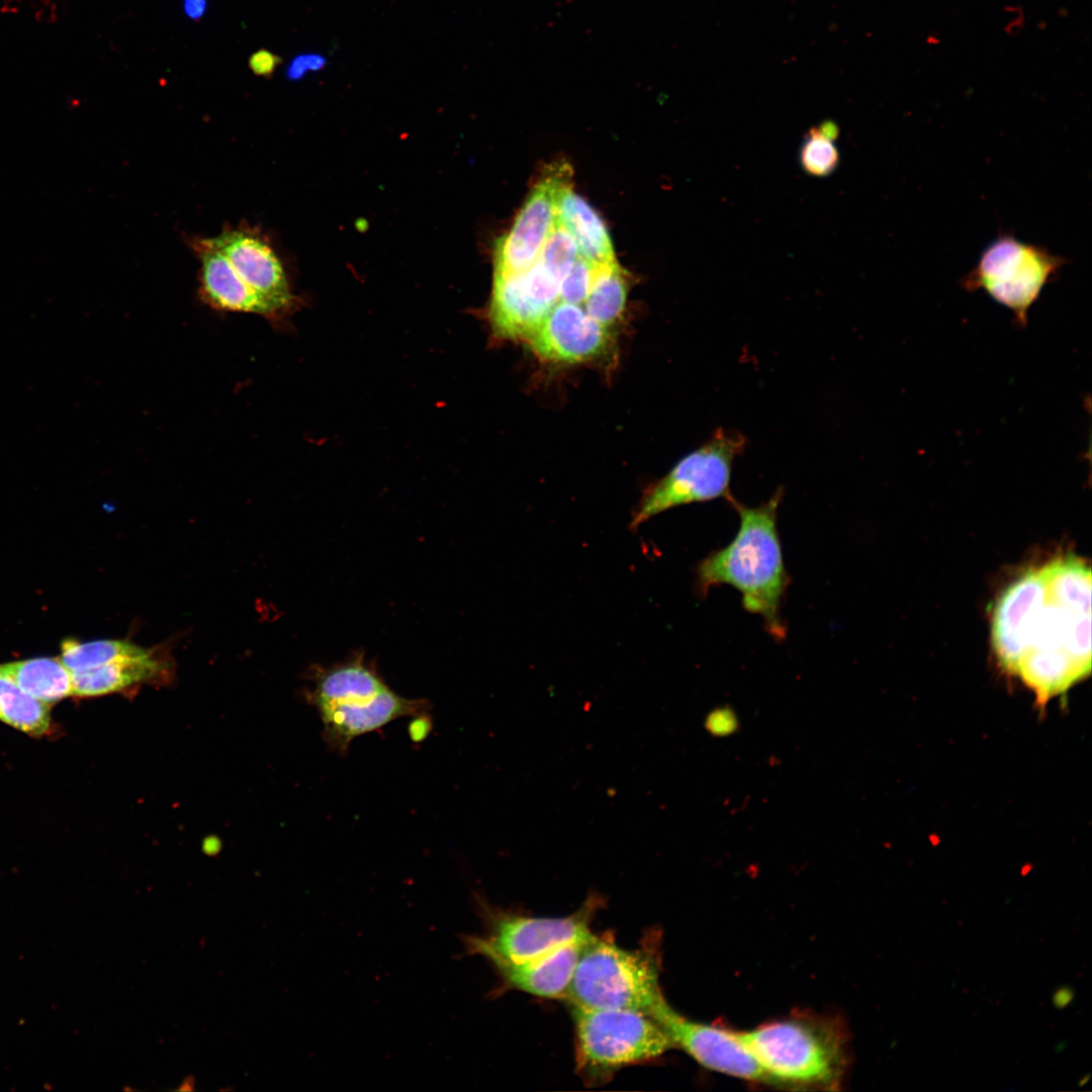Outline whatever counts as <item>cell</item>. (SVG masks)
Here are the masks:
<instances>
[{"label":"cell","mask_w":1092,"mask_h":1092,"mask_svg":"<svg viewBox=\"0 0 1092 1092\" xmlns=\"http://www.w3.org/2000/svg\"><path fill=\"white\" fill-rule=\"evenodd\" d=\"M992 643L1001 666L1038 703L1084 678L1091 670L1090 567L1060 557L1016 579L996 604Z\"/></svg>","instance_id":"1"},{"label":"cell","mask_w":1092,"mask_h":1092,"mask_svg":"<svg viewBox=\"0 0 1092 1092\" xmlns=\"http://www.w3.org/2000/svg\"><path fill=\"white\" fill-rule=\"evenodd\" d=\"M783 494L779 488L767 502L752 508L733 496L728 499L739 515V530L727 546L712 551L697 569L703 596L712 586L732 585L741 594L744 609L760 616L776 640L786 637L781 608L790 581L777 527Z\"/></svg>","instance_id":"2"},{"label":"cell","mask_w":1092,"mask_h":1092,"mask_svg":"<svg viewBox=\"0 0 1092 1092\" xmlns=\"http://www.w3.org/2000/svg\"><path fill=\"white\" fill-rule=\"evenodd\" d=\"M308 693L324 727L326 744L346 754L352 740L401 717L428 714L430 703L394 693L372 666L355 657L315 669Z\"/></svg>","instance_id":"3"},{"label":"cell","mask_w":1092,"mask_h":1092,"mask_svg":"<svg viewBox=\"0 0 1092 1092\" xmlns=\"http://www.w3.org/2000/svg\"><path fill=\"white\" fill-rule=\"evenodd\" d=\"M660 935L649 931L640 946H619L608 933L583 943L566 1001L570 1006L629 1009L650 1016L665 998L660 987Z\"/></svg>","instance_id":"4"},{"label":"cell","mask_w":1092,"mask_h":1092,"mask_svg":"<svg viewBox=\"0 0 1092 1092\" xmlns=\"http://www.w3.org/2000/svg\"><path fill=\"white\" fill-rule=\"evenodd\" d=\"M570 1007L575 1071L589 1087L607 1084L623 1068L655 1060L674 1049L663 1028L645 1013Z\"/></svg>","instance_id":"5"},{"label":"cell","mask_w":1092,"mask_h":1092,"mask_svg":"<svg viewBox=\"0 0 1092 1092\" xmlns=\"http://www.w3.org/2000/svg\"><path fill=\"white\" fill-rule=\"evenodd\" d=\"M740 1036L769 1082L793 1085H832L844 1063L841 1035L819 1019L789 1018Z\"/></svg>","instance_id":"6"},{"label":"cell","mask_w":1092,"mask_h":1092,"mask_svg":"<svg viewBox=\"0 0 1092 1092\" xmlns=\"http://www.w3.org/2000/svg\"><path fill=\"white\" fill-rule=\"evenodd\" d=\"M1068 260L1045 247L1000 234L962 279L967 291H985L1010 309L1019 327H1026L1030 307L1042 289L1058 277Z\"/></svg>","instance_id":"7"},{"label":"cell","mask_w":1092,"mask_h":1092,"mask_svg":"<svg viewBox=\"0 0 1092 1092\" xmlns=\"http://www.w3.org/2000/svg\"><path fill=\"white\" fill-rule=\"evenodd\" d=\"M484 932L464 935V953L481 956L490 965L521 963L561 946L585 941L593 933L592 918L599 900L588 899L575 913L565 917H533L504 912L476 897Z\"/></svg>","instance_id":"8"},{"label":"cell","mask_w":1092,"mask_h":1092,"mask_svg":"<svg viewBox=\"0 0 1092 1092\" xmlns=\"http://www.w3.org/2000/svg\"><path fill=\"white\" fill-rule=\"evenodd\" d=\"M745 446L746 438L739 432L717 429L705 444L647 487L632 514L630 527L638 528L651 517L676 506L731 498L732 465Z\"/></svg>","instance_id":"9"},{"label":"cell","mask_w":1092,"mask_h":1092,"mask_svg":"<svg viewBox=\"0 0 1092 1092\" xmlns=\"http://www.w3.org/2000/svg\"><path fill=\"white\" fill-rule=\"evenodd\" d=\"M571 181L572 169L566 162H554L542 171L512 229L495 243L493 276L520 273L534 264L557 223L558 200Z\"/></svg>","instance_id":"10"},{"label":"cell","mask_w":1092,"mask_h":1092,"mask_svg":"<svg viewBox=\"0 0 1092 1092\" xmlns=\"http://www.w3.org/2000/svg\"><path fill=\"white\" fill-rule=\"evenodd\" d=\"M559 288L538 259L523 272L493 276L487 308L493 340L528 342L559 301Z\"/></svg>","instance_id":"11"},{"label":"cell","mask_w":1092,"mask_h":1092,"mask_svg":"<svg viewBox=\"0 0 1092 1092\" xmlns=\"http://www.w3.org/2000/svg\"><path fill=\"white\" fill-rule=\"evenodd\" d=\"M650 1016L663 1028L674 1048L687 1052L705 1068L744 1080L769 1082L740 1032L688 1019L665 999Z\"/></svg>","instance_id":"12"},{"label":"cell","mask_w":1092,"mask_h":1092,"mask_svg":"<svg viewBox=\"0 0 1092 1092\" xmlns=\"http://www.w3.org/2000/svg\"><path fill=\"white\" fill-rule=\"evenodd\" d=\"M209 242L229 260L241 279L268 302L282 323L297 307L283 267L272 248L248 229H225Z\"/></svg>","instance_id":"13"},{"label":"cell","mask_w":1092,"mask_h":1092,"mask_svg":"<svg viewBox=\"0 0 1092 1092\" xmlns=\"http://www.w3.org/2000/svg\"><path fill=\"white\" fill-rule=\"evenodd\" d=\"M542 360L558 364L584 363L603 356L612 335L578 304L558 301L528 341Z\"/></svg>","instance_id":"14"},{"label":"cell","mask_w":1092,"mask_h":1092,"mask_svg":"<svg viewBox=\"0 0 1092 1092\" xmlns=\"http://www.w3.org/2000/svg\"><path fill=\"white\" fill-rule=\"evenodd\" d=\"M194 248L201 262L200 292L205 302L218 310L258 314L281 324L273 307L241 279L208 239L195 241Z\"/></svg>","instance_id":"15"},{"label":"cell","mask_w":1092,"mask_h":1092,"mask_svg":"<svg viewBox=\"0 0 1092 1092\" xmlns=\"http://www.w3.org/2000/svg\"><path fill=\"white\" fill-rule=\"evenodd\" d=\"M585 941L561 946L529 961L497 962L491 966L509 988L541 998L565 1000Z\"/></svg>","instance_id":"16"},{"label":"cell","mask_w":1092,"mask_h":1092,"mask_svg":"<svg viewBox=\"0 0 1092 1092\" xmlns=\"http://www.w3.org/2000/svg\"><path fill=\"white\" fill-rule=\"evenodd\" d=\"M169 662L155 650L146 656L72 672L73 697L93 698L128 692L145 684L169 679Z\"/></svg>","instance_id":"17"},{"label":"cell","mask_w":1092,"mask_h":1092,"mask_svg":"<svg viewBox=\"0 0 1092 1092\" xmlns=\"http://www.w3.org/2000/svg\"><path fill=\"white\" fill-rule=\"evenodd\" d=\"M557 222L571 235L580 257L595 266L616 262L604 220L583 198L572 191V186L559 197Z\"/></svg>","instance_id":"18"},{"label":"cell","mask_w":1092,"mask_h":1092,"mask_svg":"<svg viewBox=\"0 0 1092 1092\" xmlns=\"http://www.w3.org/2000/svg\"><path fill=\"white\" fill-rule=\"evenodd\" d=\"M0 671L25 693L49 705L72 696V672L59 657H36L0 664Z\"/></svg>","instance_id":"19"},{"label":"cell","mask_w":1092,"mask_h":1092,"mask_svg":"<svg viewBox=\"0 0 1092 1092\" xmlns=\"http://www.w3.org/2000/svg\"><path fill=\"white\" fill-rule=\"evenodd\" d=\"M0 721L32 737L52 730L51 706L25 693L0 671Z\"/></svg>","instance_id":"20"},{"label":"cell","mask_w":1092,"mask_h":1092,"mask_svg":"<svg viewBox=\"0 0 1092 1092\" xmlns=\"http://www.w3.org/2000/svg\"><path fill=\"white\" fill-rule=\"evenodd\" d=\"M624 270L613 262L596 266L588 294L583 302L585 311L607 328L621 317L628 294Z\"/></svg>","instance_id":"21"},{"label":"cell","mask_w":1092,"mask_h":1092,"mask_svg":"<svg viewBox=\"0 0 1092 1092\" xmlns=\"http://www.w3.org/2000/svg\"><path fill=\"white\" fill-rule=\"evenodd\" d=\"M153 651L126 640L80 642L66 639L61 644L59 658L71 672H78L118 660L143 657Z\"/></svg>","instance_id":"22"},{"label":"cell","mask_w":1092,"mask_h":1092,"mask_svg":"<svg viewBox=\"0 0 1092 1092\" xmlns=\"http://www.w3.org/2000/svg\"><path fill=\"white\" fill-rule=\"evenodd\" d=\"M834 140L823 134L817 126L811 127L800 147L799 162L802 170L813 177L831 175L838 167L840 155Z\"/></svg>","instance_id":"23"},{"label":"cell","mask_w":1092,"mask_h":1092,"mask_svg":"<svg viewBox=\"0 0 1092 1092\" xmlns=\"http://www.w3.org/2000/svg\"><path fill=\"white\" fill-rule=\"evenodd\" d=\"M578 256V249L573 238L557 222L537 259L561 283Z\"/></svg>","instance_id":"24"},{"label":"cell","mask_w":1092,"mask_h":1092,"mask_svg":"<svg viewBox=\"0 0 1092 1092\" xmlns=\"http://www.w3.org/2000/svg\"><path fill=\"white\" fill-rule=\"evenodd\" d=\"M595 268V265L578 256L560 283L559 301L582 304L590 289Z\"/></svg>","instance_id":"25"},{"label":"cell","mask_w":1092,"mask_h":1092,"mask_svg":"<svg viewBox=\"0 0 1092 1092\" xmlns=\"http://www.w3.org/2000/svg\"><path fill=\"white\" fill-rule=\"evenodd\" d=\"M328 64L325 55L320 53H303L295 56L286 68V76L289 80L302 79L309 72L323 70Z\"/></svg>","instance_id":"26"},{"label":"cell","mask_w":1092,"mask_h":1092,"mask_svg":"<svg viewBox=\"0 0 1092 1092\" xmlns=\"http://www.w3.org/2000/svg\"><path fill=\"white\" fill-rule=\"evenodd\" d=\"M279 63L277 56L265 50L258 51L250 59V67L258 75L271 74Z\"/></svg>","instance_id":"27"},{"label":"cell","mask_w":1092,"mask_h":1092,"mask_svg":"<svg viewBox=\"0 0 1092 1092\" xmlns=\"http://www.w3.org/2000/svg\"><path fill=\"white\" fill-rule=\"evenodd\" d=\"M34 17L40 23H55L57 21V4L52 0H39L35 7Z\"/></svg>","instance_id":"28"},{"label":"cell","mask_w":1092,"mask_h":1092,"mask_svg":"<svg viewBox=\"0 0 1092 1092\" xmlns=\"http://www.w3.org/2000/svg\"><path fill=\"white\" fill-rule=\"evenodd\" d=\"M207 7L206 0H183V10L192 19H199Z\"/></svg>","instance_id":"29"},{"label":"cell","mask_w":1092,"mask_h":1092,"mask_svg":"<svg viewBox=\"0 0 1092 1092\" xmlns=\"http://www.w3.org/2000/svg\"><path fill=\"white\" fill-rule=\"evenodd\" d=\"M1074 993L1069 987L1059 988L1053 996V1003L1058 1009L1066 1008L1073 1000Z\"/></svg>","instance_id":"30"},{"label":"cell","mask_w":1092,"mask_h":1092,"mask_svg":"<svg viewBox=\"0 0 1092 1092\" xmlns=\"http://www.w3.org/2000/svg\"><path fill=\"white\" fill-rule=\"evenodd\" d=\"M24 0H3L2 12L15 13Z\"/></svg>","instance_id":"31"},{"label":"cell","mask_w":1092,"mask_h":1092,"mask_svg":"<svg viewBox=\"0 0 1092 1092\" xmlns=\"http://www.w3.org/2000/svg\"><path fill=\"white\" fill-rule=\"evenodd\" d=\"M1089 1078H1090L1089 1076H1086V1078H1085V1079L1083 1078V1079H1082V1080L1080 1081V1083H1079V1084H1080V1085H1085V1084L1087 1083V1081L1089 1080Z\"/></svg>","instance_id":"32"}]
</instances>
